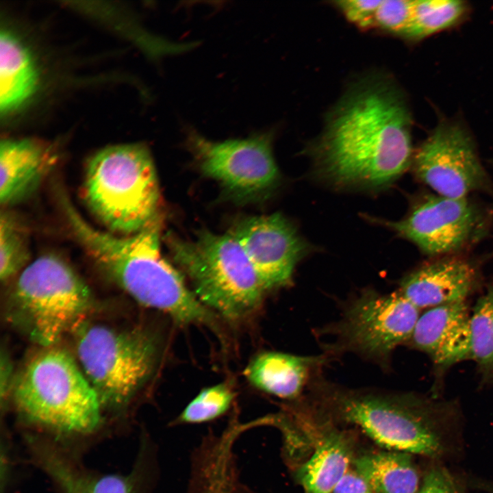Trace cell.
<instances>
[{"label":"cell","mask_w":493,"mask_h":493,"mask_svg":"<svg viewBox=\"0 0 493 493\" xmlns=\"http://www.w3.org/2000/svg\"><path fill=\"white\" fill-rule=\"evenodd\" d=\"M476 276L475 267L466 260L442 256L405 276L398 291L418 309H429L465 301Z\"/></svg>","instance_id":"5bb4252c"},{"label":"cell","mask_w":493,"mask_h":493,"mask_svg":"<svg viewBox=\"0 0 493 493\" xmlns=\"http://www.w3.org/2000/svg\"><path fill=\"white\" fill-rule=\"evenodd\" d=\"M63 214L88 255L137 302L166 313L180 325L218 329L217 316L197 299L181 273L162 256L159 214L139 231L122 237L95 229L72 204L64 207Z\"/></svg>","instance_id":"7a4b0ae2"},{"label":"cell","mask_w":493,"mask_h":493,"mask_svg":"<svg viewBox=\"0 0 493 493\" xmlns=\"http://www.w3.org/2000/svg\"><path fill=\"white\" fill-rule=\"evenodd\" d=\"M411 455L395 451L364 455L355 461L356 471L375 493H416L419 476Z\"/></svg>","instance_id":"ffe728a7"},{"label":"cell","mask_w":493,"mask_h":493,"mask_svg":"<svg viewBox=\"0 0 493 493\" xmlns=\"http://www.w3.org/2000/svg\"><path fill=\"white\" fill-rule=\"evenodd\" d=\"M166 241L193 292L207 307L236 320L260 305L266 290L232 234L201 230L190 240L168 233Z\"/></svg>","instance_id":"52a82bcc"},{"label":"cell","mask_w":493,"mask_h":493,"mask_svg":"<svg viewBox=\"0 0 493 493\" xmlns=\"http://www.w3.org/2000/svg\"><path fill=\"white\" fill-rule=\"evenodd\" d=\"M416 175L436 194L466 198L487 186L488 178L473 143L461 127L439 125L413 156Z\"/></svg>","instance_id":"7c38bea8"},{"label":"cell","mask_w":493,"mask_h":493,"mask_svg":"<svg viewBox=\"0 0 493 493\" xmlns=\"http://www.w3.org/2000/svg\"><path fill=\"white\" fill-rule=\"evenodd\" d=\"M470 358L483 378L493 379V284L481 296L470 318Z\"/></svg>","instance_id":"603a6c76"},{"label":"cell","mask_w":493,"mask_h":493,"mask_svg":"<svg viewBox=\"0 0 493 493\" xmlns=\"http://www.w3.org/2000/svg\"><path fill=\"white\" fill-rule=\"evenodd\" d=\"M36 72L25 46L5 31L0 36V109L8 112L21 105L34 92Z\"/></svg>","instance_id":"d6986e66"},{"label":"cell","mask_w":493,"mask_h":493,"mask_svg":"<svg viewBox=\"0 0 493 493\" xmlns=\"http://www.w3.org/2000/svg\"><path fill=\"white\" fill-rule=\"evenodd\" d=\"M73 332L79 366L102 407L127 405L157 367L158 340L147 331L84 320Z\"/></svg>","instance_id":"ba28073f"},{"label":"cell","mask_w":493,"mask_h":493,"mask_svg":"<svg viewBox=\"0 0 493 493\" xmlns=\"http://www.w3.org/2000/svg\"><path fill=\"white\" fill-rule=\"evenodd\" d=\"M92 292L62 259L42 255L20 273L6 301L8 322L42 347L73 331L93 307Z\"/></svg>","instance_id":"8992f818"},{"label":"cell","mask_w":493,"mask_h":493,"mask_svg":"<svg viewBox=\"0 0 493 493\" xmlns=\"http://www.w3.org/2000/svg\"><path fill=\"white\" fill-rule=\"evenodd\" d=\"M470 318L464 301L427 309L409 341L440 367L470 358Z\"/></svg>","instance_id":"9a60e30c"},{"label":"cell","mask_w":493,"mask_h":493,"mask_svg":"<svg viewBox=\"0 0 493 493\" xmlns=\"http://www.w3.org/2000/svg\"><path fill=\"white\" fill-rule=\"evenodd\" d=\"M333 493H375L367 481L355 470H348Z\"/></svg>","instance_id":"f1b7e54d"},{"label":"cell","mask_w":493,"mask_h":493,"mask_svg":"<svg viewBox=\"0 0 493 493\" xmlns=\"http://www.w3.org/2000/svg\"><path fill=\"white\" fill-rule=\"evenodd\" d=\"M311 389L344 420L391 451L439 459L450 449L451 405L412 394L348 388L316 379Z\"/></svg>","instance_id":"3957f363"},{"label":"cell","mask_w":493,"mask_h":493,"mask_svg":"<svg viewBox=\"0 0 493 493\" xmlns=\"http://www.w3.org/2000/svg\"><path fill=\"white\" fill-rule=\"evenodd\" d=\"M465 8L457 0L413 1L410 22L403 36L422 39L448 28L459 21Z\"/></svg>","instance_id":"7402d4cb"},{"label":"cell","mask_w":493,"mask_h":493,"mask_svg":"<svg viewBox=\"0 0 493 493\" xmlns=\"http://www.w3.org/2000/svg\"><path fill=\"white\" fill-rule=\"evenodd\" d=\"M381 1L344 0L335 2V5L346 19L361 29L375 27L377 10Z\"/></svg>","instance_id":"4316f807"},{"label":"cell","mask_w":493,"mask_h":493,"mask_svg":"<svg viewBox=\"0 0 493 493\" xmlns=\"http://www.w3.org/2000/svg\"><path fill=\"white\" fill-rule=\"evenodd\" d=\"M12 375V366L11 360L7 352L4 350L1 353V401L6 399L11 394L14 380Z\"/></svg>","instance_id":"f546056e"},{"label":"cell","mask_w":493,"mask_h":493,"mask_svg":"<svg viewBox=\"0 0 493 493\" xmlns=\"http://www.w3.org/2000/svg\"><path fill=\"white\" fill-rule=\"evenodd\" d=\"M351 456V448L345 438L331 434L300 468L299 479L308 493H331L349 470Z\"/></svg>","instance_id":"44dd1931"},{"label":"cell","mask_w":493,"mask_h":493,"mask_svg":"<svg viewBox=\"0 0 493 493\" xmlns=\"http://www.w3.org/2000/svg\"><path fill=\"white\" fill-rule=\"evenodd\" d=\"M244 251L266 291L290 283L307 244L281 214L241 220L230 233Z\"/></svg>","instance_id":"4fadbf2b"},{"label":"cell","mask_w":493,"mask_h":493,"mask_svg":"<svg viewBox=\"0 0 493 493\" xmlns=\"http://www.w3.org/2000/svg\"><path fill=\"white\" fill-rule=\"evenodd\" d=\"M38 465L64 493H136L132 476H99L77 469L53 446L31 442Z\"/></svg>","instance_id":"ac0fdd59"},{"label":"cell","mask_w":493,"mask_h":493,"mask_svg":"<svg viewBox=\"0 0 493 493\" xmlns=\"http://www.w3.org/2000/svg\"><path fill=\"white\" fill-rule=\"evenodd\" d=\"M27 230L16 214L1 211L0 216V279L6 282L24 269L29 259Z\"/></svg>","instance_id":"cb8c5ba5"},{"label":"cell","mask_w":493,"mask_h":493,"mask_svg":"<svg viewBox=\"0 0 493 493\" xmlns=\"http://www.w3.org/2000/svg\"><path fill=\"white\" fill-rule=\"evenodd\" d=\"M234 392L230 385L220 383L203 389L182 410L173 425H193L212 421L231 407Z\"/></svg>","instance_id":"d4e9b609"},{"label":"cell","mask_w":493,"mask_h":493,"mask_svg":"<svg viewBox=\"0 0 493 493\" xmlns=\"http://www.w3.org/2000/svg\"><path fill=\"white\" fill-rule=\"evenodd\" d=\"M419 316V309L398 290L366 291L335 325L336 346L384 364L396 346L410 340Z\"/></svg>","instance_id":"30bf717a"},{"label":"cell","mask_w":493,"mask_h":493,"mask_svg":"<svg viewBox=\"0 0 493 493\" xmlns=\"http://www.w3.org/2000/svg\"><path fill=\"white\" fill-rule=\"evenodd\" d=\"M412 1H381L376 12L375 27L403 36L410 22Z\"/></svg>","instance_id":"484cf974"},{"label":"cell","mask_w":493,"mask_h":493,"mask_svg":"<svg viewBox=\"0 0 493 493\" xmlns=\"http://www.w3.org/2000/svg\"><path fill=\"white\" fill-rule=\"evenodd\" d=\"M51 148L31 139L5 140L0 145V203L5 207L30 197L53 168Z\"/></svg>","instance_id":"2e32d148"},{"label":"cell","mask_w":493,"mask_h":493,"mask_svg":"<svg viewBox=\"0 0 493 493\" xmlns=\"http://www.w3.org/2000/svg\"><path fill=\"white\" fill-rule=\"evenodd\" d=\"M416 493H462L453 477L442 466H434L424 477Z\"/></svg>","instance_id":"83f0119b"},{"label":"cell","mask_w":493,"mask_h":493,"mask_svg":"<svg viewBox=\"0 0 493 493\" xmlns=\"http://www.w3.org/2000/svg\"><path fill=\"white\" fill-rule=\"evenodd\" d=\"M323 356H301L266 351L254 357L244 370L249 383L258 390L281 399L299 398Z\"/></svg>","instance_id":"e0dca14e"},{"label":"cell","mask_w":493,"mask_h":493,"mask_svg":"<svg viewBox=\"0 0 493 493\" xmlns=\"http://www.w3.org/2000/svg\"><path fill=\"white\" fill-rule=\"evenodd\" d=\"M273 137L267 131L212 141L190 129L186 143L204 175L218 181L233 199L249 202L267 197L279 183Z\"/></svg>","instance_id":"9c48e42d"},{"label":"cell","mask_w":493,"mask_h":493,"mask_svg":"<svg viewBox=\"0 0 493 493\" xmlns=\"http://www.w3.org/2000/svg\"><path fill=\"white\" fill-rule=\"evenodd\" d=\"M410 115L403 94L389 79H360L331 112L313 148L318 169L340 185L390 184L412 162Z\"/></svg>","instance_id":"6da1fadb"},{"label":"cell","mask_w":493,"mask_h":493,"mask_svg":"<svg viewBox=\"0 0 493 493\" xmlns=\"http://www.w3.org/2000/svg\"><path fill=\"white\" fill-rule=\"evenodd\" d=\"M84 200L108 229L134 234L159 213L160 189L149 149L141 143L105 147L88 161Z\"/></svg>","instance_id":"5b68a950"},{"label":"cell","mask_w":493,"mask_h":493,"mask_svg":"<svg viewBox=\"0 0 493 493\" xmlns=\"http://www.w3.org/2000/svg\"><path fill=\"white\" fill-rule=\"evenodd\" d=\"M66 350L42 347L14 377L11 396L27 420L66 433H89L101 422L98 396Z\"/></svg>","instance_id":"277c9868"},{"label":"cell","mask_w":493,"mask_h":493,"mask_svg":"<svg viewBox=\"0 0 493 493\" xmlns=\"http://www.w3.org/2000/svg\"><path fill=\"white\" fill-rule=\"evenodd\" d=\"M486 218L468 197L427 196L405 218L385 225L433 256L453 255L480 238Z\"/></svg>","instance_id":"8fae6325"}]
</instances>
